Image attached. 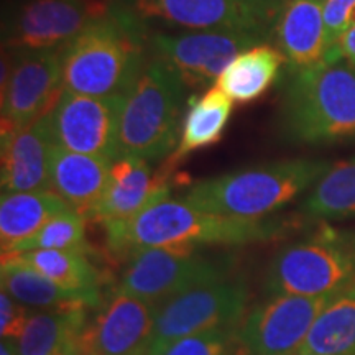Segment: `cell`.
<instances>
[{
	"label": "cell",
	"instance_id": "cell-9",
	"mask_svg": "<svg viewBox=\"0 0 355 355\" xmlns=\"http://www.w3.org/2000/svg\"><path fill=\"white\" fill-rule=\"evenodd\" d=\"M336 295H268L243 316L237 349L245 355L298 354L321 311Z\"/></svg>",
	"mask_w": 355,
	"mask_h": 355
},
{
	"label": "cell",
	"instance_id": "cell-8",
	"mask_svg": "<svg viewBox=\"0 0 355 355\" xmlns=\"http://www.w3.org/2000/svg\"><path fill=\"white\" fill-rule=\"evenodd\" d=\"M248 288L242 279L204 285L178 295L157 308L146 355H162L168 345L216 327H239L247 314Z\"/></svg>",
	"mask_w": 355,
	"mask_h": 355
},
{
	"label": "cell",
	"instance_id": "cell-2",
	"mask_svg": "<svg viewBox=\"0 0 355 355\" xmlns=\"http://www.w3.org/2000/svg\"><path fill=\"white\" fill-rule=\"evenodd\" d=\"M144 21L115 2L63 46V91L125 96L145 60Z\"/></svg>",
	"mask_w": 355,
	"mask_h": 355
},
{
	"label": "cell",
	"instance_id": "cell-14",
	"mask_svg": "<svg viewBox=\"0 0 355 355\" xmlns=\"http://www.w3.org/2000/svg\"><path fill=\"white\" fill-rule=\"evenodd\" d=\"M157 308L114 288L96 306L78 337L84 355H146Z\"/></svg>",
	"mask_w": 355,
	"mask_h": 355
},
{
	"label": "cell",
	"instance_id": "cell-13",
	"mask_svg": "<svg viewBox=\"0 0 355 355\" xmlns=\"http://www.w3.org/2000/svg\"><path fill=\"white\" fill-rule=\"evenodd\" d=\"M105 10L89 0H25L6 21L3 50L63 48Z\"/></svg>",
	"mask_w": 355,
	"mask_h": 355
},
{
	"label": "cell",
	"instance_id": "cell-22",
	"mask_svg": "<svg viewBox=\"0 0 355 355\" xmlns=\"http://www.w3.org/2000/svg\"><path fill=\"white\" fill-rule=\"evenodd\" d=\"M232 110L234 101L217 86L211 87L201 97H193L181 125L180 141L170 155L168 166L173 170L188 155L220 141Z\"/></svg>",
	"mask_w": 355,
	"mask_h": 355
},
{
	"label": "cell",
	"instance_id": "cell-1",
	"mask_svg": "<svg viewBox=\"0 0 355 355\" xmlns=\"http://www.w3.org/2000/svg\"><path fill=\"white\" fill-rule=\"evenodd\" d=\"M290 222L277 217L245 219L212 214L184 199L162 198L130 219L104 222L110 254L130 257L145 248L237 247L268 242L285 232Z\"/></svg>",
	"mask_w": 355,
	"mask_h": 355
},
{
	"label": "cell",
	"instance_id": "cell-35",
	"mask_svg": "<svg viewBox=\"0 0 355 355\" xmlns=\"http://www.w3.org/2000/svg\"><path fill=\"white\" fill-rule=\"evenodd\" d=\"M78 337L74 340H71V343L66 344L64 347H61L55 355H84L81 345H79V343H78Z\"/></svg>",
	"mask_w": 355,
	"mask_h": 355
},
{
	"label": "cell",
	"instance_id": "cell-37",
	"mask_svg": "<svg viewBox=\"0 0 355 355\" xmlns=\"http://www.w3.org/2000/svg\"><path fill=\"white\" fill-rule=\"evenodd\" d=\"M295 355H309V354H303V352H298V354H295Z\"/></svg>",
	"mask_w": 355,
	"mask_h": 355
},
{
	"label": "cell",
	"instance_id": "cell-36",
	"mask_svg": "<svg viewBox=\"0 0 355 355\" xmlns=\"http://www.w3.org/2000/svg\"><path fill=\"white\" fill-rule=\"evenodd\" d=\"M235 349H237V344H235ZM235 349H234V350H232V352H230L229 355H235Z\"/></svg>",
	"mask_w": 355,
	"mask_h": 355
},
{
	"label": "cell",
	"instance_id": "cell-25",
	"mask_svg": "<svg viewBox=\"0 0 355 355\" xmlns=\"http://www.w3.org/2000/svg\"><path fill=\"white\" fill-rule=\"evenodd\" d=\"M300 352L355 355V285L337 293L311 327Z\"/></svg>",
	"mask_w": 355,
	"mask_h": 355
},
{
	"label": "cell",
	"instance_id": "cell-33",
	"mask_svg": "<svg viewBox=\"0 0 355 355\" xmlns=\"http://www.w3.org/2000/svg\"><path fill=\"white\" fill-rule=\"evenodd\" d=\"M252 6H255L261 13H265L270 20H277V15L282 7L283 0H247Z\"/></svg>",
	"mask_w": 355,
	"mask_h": 355
},
{
	"label": "cell",
	"instance_id": "cell-16",
	"mask_svg": "<svg viewBox=\"0 0 355 355\" xmlns=\"http://www.w3.org/2000/svg\"><path fill=\"white\" fill-rule=\"evenodd\" d=\"M150 162L135 157H117L109 168L107 186L89 219L112 222L130 219L158 199L170 196L171 168L153 173Z\"/></svg>",
	"mask_w": 355,
	"mask_h": 355
},
{
	"label": "cell",
	"instance_id": "cell-10",
	"mask_svg": "<svg viewBox=\"0 0 355 355\" xmlns=\"http://www.w3.org/2000/svg\"><path fill=\"white\" fill-rule=\"evenodd\" d=\"M61 51H7V63H2V132L30 125L53 107L63 92Z\"/></svg>",
	"mask_w": 355,
	"mask_h": 355
},
{
	"label": "cell",
	"instance_id": "cell-12",
	"mask_svg": "<svg viewBox=\"0 0 355 355\" xmlns=\"http://www.w3.org/2000/svg\"><path fill=\"white\" fill-rule=\"evenodd\" d=\"M263 38L252 33L225 30H193V32L150 37V51L159 58L188 86L202 87L217 81L234 58Z\"/></svg>",
	"mask_w": 355,
	"mask_h": 355
},
{
	"label": "cell",
	"instance_id": "cell-6",
	"mask_svg": "<svg viewBox=\"0 0 355 355\" xmlns=\"http://www.w3.org/2000/svg\"><path fill=\"white\" fill-rule=\"evenodd\" d=\"M355 285V230L321 225L279 248L265 270L266 295H336Z\"/></svg>",
	"mask_w": 355,
	"mask_h": 355
},
{
	"label": "cell",
	"instance_id": "cell-5",
	"mask_svg": "<svg viewBox=\"0 0 355 355\" xmlns=\"http://www.w3.org/2000/svg\"><path fill=\"white\" fill-rule=\"evenodd\" d=\"M184 83L166 63L148 56L123 96L117 157L155 162L175 152L181 135Z\"/></svg>",
	"mask_w": 355,
	"mask_h": 355
},
{
	"label": "cell",
	"instance_id": "cell-17",
	"mask_svg": "<svg viewBox=\"0 0 355 355\" xmlns=\"http://www.w3.org/2000/svg\"><path fill=\"white\" fill-rule=\"evenodd\" d=\"M324 0H283L275 20L273 35L290 73L326 63L332 44L322 13Z\"/></svg>",
	"mask_w": 355,
	"mask_h": 355
},
{
	"label": "cell",
	"instance_id": "cell-26",
	"mask_svg": "<svg viewBox=\"0 0 355 355\" xmlns=\"http://www.w3.org/2000/svg\"><path fill=\"white\" fill-rule=\"evenodd\" d=\"M301 211L324 222L355 217V157L331 165L311 188Z\"/></svg>",
	"mask_w": 355,
	"mask_h": 355
},
{
	"label": "cell",
	"instance_id": "cell-27",
	"mask_svg": "<svg viewBox=\"0 0 355 355\" xmlns=\"http://www.w3.org/2000/svg\"><path fill=\"white\" fill-rule=\"evenodd\" d=\"M13 255L66 290L101 293V272L87 259L86 252L28 250Z\"/></svg>",
	"mask_w": 355,
	"mask_h": 355
},
{
	"label": "cell",
	"instance_id": "cell-15",
	"mask_svg": "<svg viewBox=\"0 0 355 355\" xmlns=\"http://www.w3.org/2000/svg\"><path fill=\"white\" fill-rule=\"evenodd\" d=\"M141 21L157 20L193 30L252 33L266 40L273 35L270 20L247 0H117Z\"/></svg>",
	"mask_w": 355,
	"mask_h": 355
},
{
	"label": "cell",
	"instance_id": "cell-4",
	"mask_svg": "<svg viewBox=\"0 0 355 355\" xmlns=\"http://www.w3.org/2000/svg\"><path fill=\"white\" fill-rule=\"evenodd\" d=\"M331 168L326 159H283L191 184L186 202L212 214L261 219L306 193Z\"/></svg>",
	"mask_w": 355,
	"mask_h": 355
},
{
	"label": "cell",
	"instance_id": "cell-3",
	"mask_svg": "<svg viewBox=\"0 0 355 355\" xmlns=\"http://www.w3.org/2000/svg\"><path fill=\"white\" fill-rule=\"evenodd\" d=\"M278 130L295 145L324 146L355 140V64L329 61L290 73Z\"/></svg>",
	"mask_w": 355,
	"mask_h": 355
},
{
	"label": "cell",
	"instance_id": "cell-24",
	"mask_svg": "<svg viewBox=\"0 0 355 355\" xmlns=\"http://www.w3.org/2000/svg\"><path fill=\"white\" fill-rule=\"evenodd\" d=\"M87 308L69 304L28 313L24 329L17 337L19 355H55L81 334L89 318Z\"/></svg>",
	"mask_w": 355,
	"mask_h": 355
},
{
	"label": "cell",
	"instance_id": "cell-11",
	"mask_svg": "<svg viewBox=\"0 0 355 355\" xmlns=\"http://www.w3.org/2000/svg\"><path fill=\"white\" fill-rule=\"evenodd\" d=\"M123 96H87L63 91L46 112L53 144L69 152L117 158Z\"/></svg>",
	"mask_w": 355,
	"mask_h": 355
},
{
	"label": "cell",
	"instance_id": "cell-18",
	"mask_svg": "<svg viewBox=\"0 0 355 355\" xmlns=\"http://www.w3.org/2000/svg\"><path fill=\"white\" fill-rule=\"evenodd\" d=\"M53 148L46 114L19 130L2 132V193L50 189Z\"/></svg>",
	"mask_w": 355,
	"mask_h": 355
},
{
	"label": "cell",
	"instance_id": "cell-19",
	"mask_svg": "<svg viewBox=\"0 0 355 355\" xmlns=\"http://www.w3.org/2000/svg\"><path fill=\"white\" fill-rule=\"evenodd\" d=\"M112 159L76 153L55 145L51 157L50 189L73 211L89 219L107 186Z\"/></svg>",
	"mask_w": 355,
	"mask_h": 355
},
{
	"label": "cell",
	"instance_id": "cell-31",
	"mask_svg": "<svg viewBox=\"0 0 355 355\" xmlns=\"http://www.w3.org/2000/svg\"><path fill=\"white\" fill-rule=\"evenodd\" d=\"M26 318H28L26 306L12 298L6 290L0 291V334L2 337L17 339L24 329Z\"/></svg>",
	"mask_w": 355,
	"mask_h": 355
},
{
	"label": "cell",
	"instance_id": "cell-32",
	"mask_svg": "<svg viewBox=\"0 0 355 355\" xmlns=\"http://www.w3.org/2000/svg\"><path fill=\"white\" fill-rule=\"evenodd\" d=\"M337 60H345L355 64V25L337 40L326 63Z\"/></svg>",
	"mask_w": 355,
	"mask_h": 355
},
{
	"label": "cell",
	"instance_id": "cell-29",
	"mask_svg": "<svg viewBox=\"0 0 355 355\" xmlns=\"http://www.w3.org/2000/svg\"><path fill=\"white\" fill-rule=\"evenodd\" d=\"M239 327H216L176 340L162 355H229L237 344Z\"/></svg>",
	"mask_w": 355,
	"mask_h": 355
},
{
	"label": "cell",
	"instance_id": "cell-21",
	"mask_svg": "<svg viewBox=\"0 0 355 355\" xmlns=\"http://www.w3.org/2000/svg\"><path fill=\"white\" fill-rule=\"evenodd\" d=\"M285 64V56L277 46L257 43L234 58L216 86L234 102L248 104L260 99L272 87Z\"/></svg>",
	"mask_w": 355,
	"mask_h": 355
},
{
	"label": "cell",
	"instance_id": "cell-20",
	"mask_svg": "<svg viewBox=\"0 0 355 355\" xmlns=\"http://www.w3.org/2000/svg\"><path fill=\"white\" fill-rule=\"evenodd\" d=\"M0 283L2 290H6L12 298L33 309H50L69 304L96 308L102 301L101 293H81L56 285L13 254H2Z\"/></svg>",
	"mask_w": 355,
	"mask_h": 355
},
{
	"label": "cell",
	"instance_id": "cell-23",
	"mask_svg": "<svg viewBox=\"0 0 355 355\" xmlns=\"http://www.w3.org/2000/svg\"><path fill=\"white\" fill-rule=\"evenodd\" d=\"M71 207L51 189L2 193L0 199V242L2 252L26 241L53 217Z\"/></svg>",
	"mask_w": 355,
	"mask_h": 355
},
{
	"label": "cell",
	"instance_id": "cell-30",
	"mask_svg": "<svg viewBox=\"0 0 355 355\" xmlns=\"http://www.w3.org/2000/svg\"><path fill=\"white\" fill-rule=\"evenodd\" d=\"M322 13L327 38L334 46L337 40L355 25V0H324Z\"/></svg>",
	"mask_w": 355,
	"mask_h": 355
},
{
	"label": "cell",
	"instance_id": "cell-7",
	"mask_svg": "<svg viewBox=\"0 0 355 355\" xmlns=\"http://www.w3.org/2000/svg\"><path fill=\"white\" fill-rule=\"evenodd\" d=\"M115 290L159 306L194 288L230 279V255L204 254L201 248H145L127 257Z\"/></svg>",
	"mask_w": 355,
	"mask_h": 355
},
{
	"label": "cell",
	"instance_id": "cell-34",
	"mask_svg": "<svg viewBox=\"0 0 355 355\" xmlns=\"http://www.w3.org/2000/svg\"><path fill=\"white\" fill-rule=\"evenodd\" d=\"M0 355H19L17 339H10V337H2V343H0Z\"/></svg>",
	"mask_w": 355,
	"mask_h": 355
},
{
	"label": "cell",
	"instance_id": "cell-28",
	"mask_svg": "<svg viewBox=\"0 0 355 355\" xmlns=\"http://www.w3.org/2000/svg\"><path fill=\"white\" fill-rule=\"evenodd\" d=\"M86 220V217L79 212L68 209L48 220L32 237L2 254H19L28 250H69L87 254Z\"/></svg>",
	"mask_w": 355,
	"mask_h": 355
}]
</instances>
